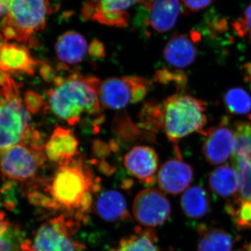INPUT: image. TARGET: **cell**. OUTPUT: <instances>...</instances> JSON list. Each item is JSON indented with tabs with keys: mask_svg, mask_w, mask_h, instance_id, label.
<instances>
[{
	"mask_svg": "<svg viewBox=\"0 0 251 251\" xmlns=\"http://www.w3.org/2000/svg\"><path fill=\"white\" fill-rule=\"evenodd\" d=\"M100 190V179L77 156L59 164L50 179H38L29 184L27 196L33 205L60 212L83 224L93 208L94 195Z\"/></svg>",
	"mask_w": 251,
	"mask_h": 251,
	"instance_id": "1",
	"label": "cell"
},
{
	"mask_svg": "<svg viewBox=\"0 0 251 251\" xmlns=\"http://www.w3.org/2000/svg\"><path fill=\"white\" fill-rule=\"evenodd\" d=\"M204 100L178 92L161 103L149 102L140 110V127L153 135L161 131L173 143L204 130L207 116Z\"/></svg>",
	"mask_w": 251,
	"mask_h": 251,
	"instance_id": "2",
	"label": "cell"
},
{
	"mask_svg": "<svg viewBox=\"0 0 251 251\" xmlns=\"http://www.w3.org/2000/svg\"><path fill=\"white\" fill-rule=\"evenodd\" d=\"M100 82L97 77L78 73L66 77L58 75L47 92L50 110L70 126L77 125L84 115L102 117Z\"/></svg>",
	"mask_w": 251,
	"mask_h": 251,
	"instance_id": "3",
	"label": "cell"
},
{
	"mask_svg": "<svg viewBox=\"0 0 251 251\" xmlns=\"http://www.w3.org/2000/svg\"><path fill=\"white\" fill-rule=\"evenodd\" d=\"M49 0H12L9 11L0 23L5 40L27 44L34 34L45 28L52 11Z\"/></svg>",
	"mask_w": 251,
	"mask_h": 251,
	"instance_id": "4",
	"label": "cell"
},
{
	"mask_svg": "<svg viewBox=\"0 0 251 251\" xmlns=\"http://www.w3.org/2000/svg\"><path fill=\"white\" fill-rule=\"evenodd\" d=\"M30 115L20 96L17 83L0 87V154L25 144L31 132Z\"/></svg>",
	"mask_w": 251,
	"mask_h": 251,
	"instance_id": "5",
	"label": "cell"
},
{
	"mask_svg": "<svg viewBox=\"0 0 251 251\" xmlns=\"http://www.w3.org/2000/svg\"><path fill=\"white\" fill-rule=\"evenodd\" d=\"M81 224L59 214L39 226L32 239H29L27 251H84L85 246L76 238Z\"/></svg>",
	"mask_w": 251,
	"mask_h": 251,
	"instance_id": "6",
	"label": "cell"
},
{
	"mask_svg": "<svg viewBox=\"0 0 251 251\" xmlns=\"http://www.w3.org/2000/svg\"><path fill=\"white\" fill-rule=\"evenodd\" d=\"M150 86L151 82L148 79L135 75L105 79L99 85L100 104L109 110H122L129 104L143 100Z\"/></svg>",
	"mask_w": 251,
	"mask_h": 251,
	"instance_id": "7",
	"label": "cell"
},
{
	"mask_svg": "<svg viewBox=\"0 0 251 251\" xmlns=\"http://www.w3.org/2000/svg\"><path fill=\"white\" fill-rule=\"evenodd\" d=\"M46 153L38 152L19 144L1 154L0 171L6 179L22 183L37 179L39 168L46 161Z\"/></svg>",
	"mask_w": 251,
	"mask_h": 251,
	"instance_id": "8",
	"label": "cell"
},
{
	"mask_svg": "<svg viewBox=\"0 0 251 251\" xmlns=\"http://www.w3.org/2000/svg\"><path fill=\"white\" fill-rule=\"evenodd\" d=\"M153 0H86L82 8V18L115 27H125L130 19V11L137 4L150 9Z\"/></svg>",
	"mask_w": 251,
	"mask_h": 251,
	"instance_id": "9",
	"label": "cell"
},
{
	"mask_svg": "<svg viewBox=\"0 0 251 251\" xmlns=\"http://www.w3.org/2000/svg\"><path fill=\"white\" fill-rule=\"evenodd\" d=\"M132 212L138 224L152 228L168 221L171 215V204L161 191L156 188H145L135 196Z\"/></svg>",
	"mask_w": 251,
	"mask_h": 251,
	"instance_id": "10",
	"label": "cell"
},
{
	"mask_svg": "<svg viewBox=\"0 0 251 251\" xmlns=\"http://www.w3.org/2000/svg\"><path fill=\"white\" fill-rule=\"evenodd\" d=\"M227 118L219 125L201 131L204 136L202 151L206 161L211 165H221L233 157L236 147L235 133L229 127Z\"/></svg>",
	"mask_w": 251,
	"mask_h": 251,
	"instance_id": "11",
	"label": "cell"
},
{
	"mask_svg": "<svg viewBox=\"0 0 251 251\" xmlns=\"http://www.w3.org/2000/svg\"><path fill=\"white\" fill-rule=\"evenodd\" d=\"M126 170L142 184L151 186L156 181L158 156L154 149L138 145L130 150L124 158Z\"/></svg>",
	"mask_w": 251,
	"mask_h": 251,
	"instance_id": "12",
	"label": "cell"
},
{
	"mask_svg": "<svg viewBox=\"0 0 251 251\" xmlns=\"http://www.w3.org/2000/svg\"><path fill=\"white\" fill-rule=\"evenodd\" d=\"M193 173L192 166L181 157L172 158L165 162L158 171V187L163 192L176 196L186 191L192 182Z\"/></svg>",
	"mask_w": 251,
	"mask_h": 251,
	"instance_id": "13",
	"label": "cell"
},
{
	"mask_svg": "<svg viewBox=\"0 0 251 251\" xmlns=\"http://www.w3.org/2000/svg\"><path fill=\"white\" fill-rule=\"evenodd\" d=\"M39 63L25 46L0 39V70L31 75Z\"/></svg>",
	"mask_w": 251,
	"mask_h": 251,
	"instance_id": "14",
	"label": "cell"
},
{
	"mask_svg": "<svg viewBox=\"0 0 251 251\" xmlns=\"http://www.w3.org/2000/svg\"><path fill=\"white\" fill-rule=\"evenodd\" d=\"M78 147L79 142L74 132L58 126L46 142V158L58 164L71 161L78 156Z\"/></svg>",
	"mask_w": 251,
	"mask_h": 251,
	"instance_id": "15",
	"label": "cell"
},
{
	"mask_svg": "<svg viewBox=\"0 0 251 251\" xmlns=\"http://www.w3.org/2000/svg\"><path fill=\"white\" fill-rule=\"evenodd\" d=\"M94 205L99 217L108 222L131 220L126 201L120 191L115 190L103 191L97 196Z\"/></svg>",
	"mask_w": 251,
	"mask_h": 251,
	"instance_id": "16",
	"label": "cell"
},
{
	"mask_svg": "<svg viewBox=\"0 0 251 251\" xmlns=\"http://www.w3.org/2000/svg\"><path fill=\"white\" fill-rule=\"evenodd\" d=\"M163 54L168 64L180 69L192 65L197 58L198 51L191 38L175 34L167 42Z\"/></svg>",
	"mask_w": 251,
	"mask_h": 251,
	"instance_id": "17",
	"label": "cell"
},
{
	"mask_svg": "<svg viewBox=\"0 0 251 251\" xmlns=\"http://www.w3.org/2000/svg\"><path fill=\"white\" fill-rule=\"evenodd\" d=\"M182 0H153L150 5L149 23L158 33L171 31L177 22Z\"/></svg>",
	"mask_w": 251,
	"mask_h": 251,
	"instance_id": "18",
	"label": "cell"
},
{
	"mask_svg": "<svg viewBox=\"0 0 251 251\" xmlns=\"http://www.w3.org/2000/svg\"><path fill=\"white\" fill-rule=\"evenodd\" d=\"M88 51L85 36L75 31H68L62 34L55 44L57 59L64 65H75L82 62Z\"/></svg>",
	"mask_w": 251,
	"mask_h": 251,
	"instance_id": "19",
	"label": "cell"
},
{
	"mask_svg": "<svg viewBox=\"0 0 251 251\" xmlns=\"http://www.w3.org/2000/svg\"><path fill=\"white\" fill-rule=\"evenodd\" d=\"M209 186L213 193L232 199L239 196V178L233 165H224L213 170L209 176Z\"/></svg>",
	"mask_w": 251,
	"mask_h": 251,
	"instance_id": "20",
	"label": "cell"
},
{
	"mask_svg": "<svg viewBox=\"0 0 251 251\" xmlns=\"http://www.w3.org/2000/svg\"><path fill=\"white\" fill-rule=\"evenodd\" d=\"M198 251H232L234 239L232 234L219 227L205 224L198 227Z\"/></svg>",
	"mask_w": 251,
	"mask_h": 251,
	"instance_id": "21",
	"label": "cell"
},
{
	"mask_svg": "<svg viewBox=\"0 0 251 251\" xmlns=\"http://www.w3.org/2000/svg\"><path fill=\"white\" fill-rule=\"evenodd\" d=\"M181 206L187 217L202 219L210 211V198L204 188L199 186H193L188 188L181 196Z\"/></svg>",
	"mask_w": 251,
	"mask_h": 251,
	"instance_id": "22",
	"label": "cell"
},
{
	"mask_svg": "<svg viewBox=\"0 0 251 251\" xmlns=\"http://www.w3.org/2000/svg\"><path fill=\"white\" fill-rule=\"evenodd\" d=\"M157 241L154 229L138 227L133 234L122 239L116 249L111 251H159Z\"/></svg>",
	"mask_w": 251,
	"mask_h": 251,
	"instance_id": "23",
	"label": "cell"
},
{
	"mask_svg": "<svg viewBox=\"0 0 251 251\" xmlns=\"http://www.w3.org/2000/svg\"><path fill=\"white\" fill-rule=\"evenodd\" d=\"M112 131L117 137V141L130 143L144 134L150 135L138 125H135L126 114H117L112 122Z\"/></svg>",
	"mask_w": 251,
	"mask_h": 251,
	"instance_id": "24",
	"label": "cell"
},
{
	"mask_svg": "<svg viewBox=\"0 0 251 251\" xmlns=\"http://www.w3.org/2000/svg\"><path fill=\"white\" fill-rule=\"evenodd\" d=\"M224 103L227 111L232 115H251V97L242 87L227 90L224 94Z\"/></svg>",
	"mask_w": 251,
	"mask_h": 251,
	"instance_id": "25",
	"label": "cell"
},
{
	"mask_svg": "<svg viewBox=\"0 0 251 251\" xmlns=\"http://www.w3.org/2000/svg\"><path fill=\"white\" fill-rule=\"evenodd\" d=\"M236 147L232 159L251 164V122H234Z\"/></svg>",
	"mask_w": 251,
	"mask_h": 251,
	"instance_id": "26",
	"label": "cell"
},
{
	"mask_svg": "<svg viewBox=\"0 0 251 251\" xmlns=\"http://www.w3.org/2000/svg\"><path fill=\"white\" fill-rule=\"evenodd\" d=\"M226 211L239 229H251V202L240 196L232 198L226 206Z\"/></svg>",
	"mask_w": 251,
	"mask_h": 251,
	"instance_id": "27",
	"label": "cell"
},
{
	"mask_svg": "<svg viewBox=\"0 0 251 251\" xmlns=\"http://www.w3.org/2000/svg\"><path fill=\"white\" fill-rule=\"evenodd\" d=\"M29 239L18 224L11 223L0 237V251H26Z\"/></svg>",
	"mask_w": 251,
	"mask_h": 251,
	"instance_id": "28",
	"label": "cell"
},
{
	"mask_svg": "<svg viewBox=\"0 0 251 251\" xmlns=\"http://www.w3.org/2000/svg\"><path fill=\"white\" fill-rule=\"evenodd\" d=\"M239 178V196L251 202V164L247 162L232 159Z\"/></svg>",
	"mask_w": 251,
	"mask_h": 251,
	"instance_id": "29",
	"label": "cell"
},
{
	"mask_svg": "<svg viewBox=\"0 0 251 251\" xmlns=\"http://www.w3.org/2000/svg\"><path fill=\"white\" fill-rule=\"evenodd\" d=\"M154 80L161 84L173 83L178 90H183L187 83V76L182 71L163 69L156 73Z\"/></svg>",
	"mask_w": 251,
	"mask_h": 251,
	"instance_id": "30",
	"label": "cell"
},
{
	"mask_svg": "<svg viewBox=\"0 0 251 251\" xmlns=\"http://www.w3.org/2000/svg\"><path fill=\"white\" fill-rule=\"evenodd\" d=\"M234 29L240 36H246L251 44V3L234 23Z\"/></svg>",
	"mask_w": 251,
	"mask_h": 251,
	"instance_id": "31",
	"label": "cell"
},
{
	"mask_svg": "<svg viewBox=\"0 0 251 251\" xmlns=\"http://www.w3.org/2000/svg\"><path fill=\"white\" fill-rule=\"evenodd\" d=\"M24 105L29 113H39L45 105V102L40 94L32 90H28L25 93Z\"/></svg>",
	"mask_w": 251,
	"mask_h": 251,
	"instance_id": "32",
	"label": "cell"
},
{
	"mask_svg": "<svg viewBox=\"0 0 251 251\" xmlns=\"http://www.w3.org/2000/svg\"><path fill=\"white\" fill-rule=\"evenodd\" d=\"M88 53L93 58H104L106 56L105 46L101 41L98 39H94L91 41L88 46Z\"/></svg>",
	"mask_w": 251,
	"mask_h": 251,
	"instance_id": "33",
	"label": "cell"
},
{
	"mask_svg": "<svg viewBox=\"0 0 251 251\" xmlns=\"http://www.w3.org/2000/svg\"><path fill=\"white\" fill-rule=\"evenodd\" d=\"M214 0H182L183 5L190 11H199L205 9Z\"/></svg>",
	"mask_w": 251,
	"mask_h": 251,
	"instance_id": "34",
	"label": "cell"
},
{
	"mask_svg": "<svg viewBox=\"0 0 251 251\" xmlns=\"http://www.w3.org/2000/svg\"><path fill=\"white\" fill-rule=\"evenodd\" d=\"M39 67L41 77L46 82H53L56 77L58 76V75H57V73L55 72V71L49 64L44 62H40Z\"/></svg>",
	"mask_w": 251,
	"mask_h": 251,
	"instance_id": "35",
	"label": "cell"
},
{
	"mask_svg": "<svg viewBox=\"0 0 251 251\" xmlns=\"http://www.w3.org/2000/svg\"><path fill=\"white\" fill-rule=\"evenodd\" d=\"M11 222L6 219V214L0 210V237L6 232Z\"/></svg>",
	"mask_w": 251,
	"mask_h": 251,
	"instance_id": "36",
	"label": "cell"
},
{
	"mask_svg": "<svg viewBox=\"0 0 251 251\" xmlns=\"http://www.w3.org/2000/svg\"><path fill=\"white\" fill-rule=\"evenodd\" d=\"M13 80L14 79L10 75L9 73L0 70V87L9 85Z\"/></svg>",
	"mask_w": 251,
	"mask_h": 251,
	"instance_id": "37",
	"label": "cell"
},
{
	"mask_svg": "<svg viewBox=\"0 0 251 251\" xmlns=\"http://www.w3.org/2000/svg\"><path fill=\"white\" fill-rule=\"evenodd\" d=\"M12 0H0V16L6 14Z\"/></svg>",
	"mask_w": 251,
	"mask_h": 251,
	"instance_id": "38",
	"label": "cell"
},
{
	"mask_svg": "<svg viewBox=\"0 0 251 251\" xmlns=\"http://www.w3.org/2000/svg\"><path fill=\"white\" fill-rule=\"evenodd\" d=\"M244 80L246 81V82L249 83V85H250L251 89V63H249V64H246L245 67H244Z\"/></svg>",
	"mask_w": 251,
	"mask_h": 251,
	"instance_id": "39",
	"label": "cell"
},
{
	"mask_svg": "<svg viewBox=\"0 0 251 251\" xmlns=\"http://www.w3.org/2000/svg\"><path fill=\"white\" fill-rule=\"evenodd\" d=\"M237 251H251V244H247L244 246L242 249H239Z\"/></svg>",
	"mask_w": 251,
	"mask_h": 251,
	"instance_id": "40",
	"label": "cell"
}]
</instances>
